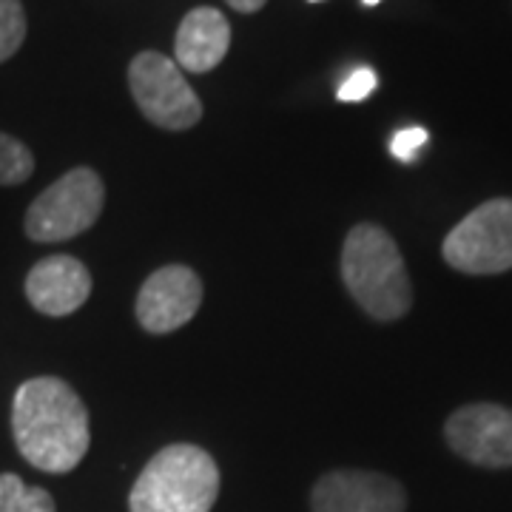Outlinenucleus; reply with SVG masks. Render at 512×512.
<instances>
[{"instance_id":"obj_15","label":"nucleus","mask_w":512,"mask_h":512,"mask_svg":"<svg viewBox=\"0 0 512 512\" xmlns=\"http://www.w3.org/2000/svg\"><path fill=\"white\" fill-rule=\"evenodd\" d=\"M427 140H430L427 128H421V126L402 128V131H399V134H393V140H390V154H393L399 163H413V160L421 154V148L427 146Z\"/></svg>"},{"instance_id":"obj_19","label":"nucleus","mask_w":512,"mask_h":512,"mask_svg":"<svg viewBox=\"0 0 512 512\" xmlns=\"http://www.w3.org/2000/svg\"><path fill=\"white\" fill-rule=\"evenodd\" d=\"M311 3H319V0H311Z\"/></svg>"},{"instance_id":"obj_10","label":"nucleus","mask_w":512,"mask_h":512,"mask_svg":"<svg viewBox=\"0 0 512 512\" xmlns=\"http://www.w3.org/2000/svg\"><path fill=\"white\" fill-rule=\"evenodd\" d=\"M89 296L92 274L74 256H46L26 276V299L43 316H69L80 311Z\"/></svg>"},{"instance_id":"obj_7","label":"nucleus","mask_w":512,"mask_h":512,"mask_svg":"<svg viewBox=\"0 0 512 512\" xmlns=\"http://www.w3.org/2000/svg\"><path fill=\"white\" fill-rule=\"evenodd\" d=\"M444 439L470 464L512 467V410L487 402L458 407L444 424Z\"/></svg>"},{"instance_id":"obj_12","label":"nucleus","mask_w":512,"mask_h":512,"mask_svg":"<svg viewBox=\"0 0 512 512\" xmlns=\"http://www.w3.org/2000/svg\"><path fill=\"white\" fill-rule=\"evenodd\" d=\"M0 512H57L55 498L40 490L26 487L15 473L0 476Z\"/></svg>"},{"instance_id":"obj_16","label":"nucleus","mask_w":512,"mask_h":512,"mask_svg":"<svg viewBox=\"0 0 512 512\" xmlns=\"http://www.w3.org/2000/svg\"><path fill=\"white\" fill-rule=\"evenodd\" d=\"M376 86H379V77H376L373 69H356L339 86V100L342 103H359V100H365V97L376 92Z\"/></svg>"},{"instance_id":"obj_13","label":"nucleus","mask_w":512,"mask_h":512,"mask_svg":"<svg viewBox=\"0 0 512 512\" xmlns=\"http://www.w3.org/2000/svg\"><path fill=\"white\" fill-rule=\"evenodd\" d=\"M35 171L32 151L20 143L18 137L0 131V185L26 183Z\"/></svg>"},{"instance_id":"obj_4","label":"nucleus","mask_w":512,"mask_h":512,"mask_svg":"<svg viewBox=\"0 0 512 512\" xmlns=\"http://www.w3.org/2000/svg\"><path fill=\"white\" fill-rule=\"evenodd\" d=\"M106 188L94 168H72L49 185L26 211V237L32 242H66L89 231L103 214Z\"/></svg>"},{"instance_id":"obj_2","label":"nucleus","mask_w":512,"mask_h":512,"mask_svg":"<svg viewBox=\"0 0 512 512\" xmlns=\"http://www.w3.org/2000/svg\"><path fill=\"white\" fill-rule=\"evenodd\" d=\"M342 279L359 308L379 322L402 319L413 305V285L399 245L379 225L362 222L345 237Z\"/></svg>"},{"instance_id":"obj_5","label":"nucleus","mask_w":512,"mask_h":512,"mask_svg":"<svg viewBox=\"0 0 512 512\" xmlns=\"http://www.w3.org/2000/svg\"><path fill=\"white\" fill-rule=\"evenodd\" d=\"M444 262L461 274L490 276L512 268V200H490L470 211L441 245Z\"/></svg>"},{"instance_id":"obj_11","label":"nucleus","mask_w":512,"mask_h":512,"mask_svg":"<svg viewBox=\"0 0 512 512\" xmlns=\"http://www.w3.org/2000/svg\"><path fill=\"white\" fill-rule=\"evenodd\" d=\"M228 46H231V23L220 9L211 6L191 9L180 23L174 40L177 66L194 74L211 72L225 60Z\"/></svg>"},{"instance_id":"obj_18","label":"nucleus","mask_w":512,"mask_h":512,"mask_svg":"<svg viewBox=\"0 0 512 512\" xmlns=\"http://www.w3.org/2000/svg\"><path fill=\"white\" fill-rule=\"evenodd\" d=\"M365 6H376V3H382V0H362Z\"/></svg>"},{"instance_id":"obj_6","label":"nucleus","mask_w":512,"mask_h":512,"mask_svg":"<svg viewBox=\"0 0 512 512\" xmlns=\"http://www.w3.org/2000/svg\"><path fill=\"white\" fill-rule=\"evenodd\" d=\"M128 86L148 123L165 131H185L202 120V103L171 57L140 52L128 66Z\"/></svg>"},{"instance_id":"obj_9","label":"nucleus","mask_w":512,"mask_h":512,"mask_svg":"<svg viewBox=\"0 0 512 512\" xmlns=\"http://www.w3.org/2000/svg\"><path fill=\"white\" fill-rule=\"evenodd\" d=\"M313 512H404L407 493L396 478L370 470H333L316 481Z\"/></svg>"},{"instance_id":"obj_14","label":"nucleus","mask_w":512,"mask_h":512,"mask_svg":"<svg viewBox=\"0 0 512 512\" xmlns=\"http://www.w3.org/2000/svg\"><path fill=\"white\" fill-rule=\"evenodd\" d=\"M26 40V12L20 0H0V63L18 55Z\"/></svg>"},{"instance_id":"obj_3","label":"nucleus","mask_w":512,"mask_h":512,"mask_svg":"<svg viewBox=\"0 0 512 512\" xmlns=\"http://www.w3.org/2000/svg\"><path fill=\"white\" fill-rule=\"evenodd\" d=\"M220 495V470L211 453L197 444H168L148 458L137 476L131 512H211Z\"/></svg>"},{"instance_id":"obj_1","label":"nucleus","mask_w":512,"mask_h":512,"mask_svg":"<svg viewBox=\"0 0 512 512\" xmlns=\"http://www.w3.org/2000/svg\"><path fill=\"white\" fill-rule=\"evenodd\" d=\"M12 433L20 456L43 473H72L86 458L92 433L83 399L57 376H37L18 387Z\"/></svg>"},{"instance_id":"obj_17","label":"nucleus","mask_w":512,"mask_h":512,"mask_svg":"<svg viewBox=\"0 0 512 512\" xmlns=\"http://www.w3.org/2000/svg\"><path fill=\"white\" fill-rule=\"evenodd\" d=\"M231 9H237V12H245V15H251V12H259L268 0H225Z\"/></svg>"},{"instance_id":"obj_8","label":"nucleus","mask_w":512,"mask_h":512,"mask_svg":"<svg viewBox=\"0 0 512 512\" xmlns=\"http://www.w3.org/2000/svg\"><path fill=\"white\" fill-rule=\"evenodd\" d=\"M202 305V282L185 265H165L137 293V322L148 333H171L188 325Z\"/></svg>"}]
</instances>
